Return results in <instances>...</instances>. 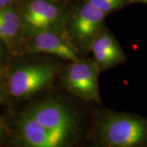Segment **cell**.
Here are the masks:
<instances>
[{
	"label": "cell",
	"instance_id": "6da1fadb",
	"mask_svg": "<svg viewBox=\"0 0 147 147\" xmlns=\"http://www.w3.org/2000/svg\"><path fill=\"white\" fill-rule=\"evenodd\" d=\"M99 134L103 144L113 147L147 145V120L126 114L107 116L100 123Z\"/></svg>",
	"mask_w": 147,
	"mask_h": 147
},
{
	"label": "cell",
	"instance_id": "7a4b0ae2",
	"mask_svg": "<svg viewBox=\"0 0 147 147\" xmlns=\"http://www.w3.org/2000/svg\"><path fill=\"white\" fill-rule=\"evenodd\" d=\"M19 14L25 38L47 32L64 34L65 12L49 0H27L22 5Z\"/></svg>",
	"mask_w": 147,
	"mask_h": 147
},
{
	"label": "cell",
	"instance_id": "3957f363",
	"mask_svg": "<svg viewBox=\"0 0 147 147\" xmlns=\"http://www.w3.org/2000/svg\"><path fill=\"white\" fill-rule=\"evenodd\" d=\"M98 67L94 60L79 59L69 66L63 76V84L68 91L85 101L100 103Z\"/></svg>",
	"mask_w": 147,
	"mask_h": 147
},
{
	"label": "cell",
	"instance_id": "277c9868",
	"mask_svg": "<svg viewBox=\"0 0 147 147\" xmlns=\"http://www.w3.org/2000/svg\"><path fill=\"white\" fill-rule=\"evenodd\" d=\"M57 69V66L46 63L20 67L11 75L9 82L10 93L18 98L31 96L52 81Z\"/></svg>",
	"mask_w": 147,
	"mask_h": 147
},
{
	"label": "cell",
	"instance_id": "5b68a950",
	"mask_svg": "<svg viewBox=\"0 0 147 147\" xmlns=\"http://www.w3.org/2000/svg\"><path fill=\"white\" fill-rule=\"evenodd\" d=\"M25 113L48 129L68 138L76 125L74 116L70 110L53 100L36 104L29 108Z\"/></svg>",
	"mask_w": 147,
	"mask_h": 147
},
{
	"label": "cell",
	"instance_id": "8992f818",
	"mask_svg": "<svg viewBox=\"0 0 147 147\" xmlns=\"http://www.w3.org/2000/svg\"><path fill=\"white\" fill-rule=\"evenodd\" d=\"M106 16V13L87 1L77 9L72 18L71 28L77 41L84 48L91 49Z\"/></svg>",
	"mask_w": 147,
	"mask_h": 147
},
{
	"label": "cell",
	"instance_id": "52a82bcc",
	"mask_svg": "<svg viewBox=\"0 0 147 147\" xmlns=\"http://www.w3.org/2000/svg\"><path fill=\"white\" fill-rule=\"evenodd\" d=\"M18 125L20 137L29 146L57 147L69 139L65 136L48 129L25 113L20 117Z\"/></svg>",
	"mask_w": 147,
	"mask_h": 147
},
{
	"label": "cell",
	"instance_id": "ba28073f",
	"mask_svg": "<svg viewBox=\"0 0 147 147\" xmlns=\"http://www.w3.org/2000/svg\"><path fill=\"white\" fill-rule=\"evenodd\" d=\"M26 46L29 53H43L57 55L63 59L76 62L79 60L73 45L64 34L42 32L28 38Z\"/></svg>",
	"mask_w": 147,
	"mask_h": 147
},
{
	"label": "cell",
	"instance_id": "9c48e42d",
	"mask_svg": "<svg viewBox=\"0 0 147 147\" xmlns=\"http://www.w3.org/2000/svg\"><path fill=\"white\" fill-rule=\"evenodd\" d=\"M94 61L100 72L124 63L126 56L113 35L101 27L91 46Z\"/></svg>",
	"mask_w": 147,
	"mask_h": 147
},
{
	"label": "cell",
	"instance_id": "30bf717a",
	"mask_svg": "<svg viewBox=\"0 0 147 147\" xmlns=\"http://www.w3.org/2000/svg\"><path fill=\"white\" fill-rule=\"evenodd\" d=\"M21 29L19 13L10 5L0 8V39L6 42L14 40Z\"/></svg>",
	"mask_w": 147,
	"mask_h": 147
},
{
	"label": "cell",
	"instance_id": "8fae6325",
	"mask_svg": "<svg viewBox=\"0 0 147 147\" xmlns=\"http://www.w3.org/2000/svg\"><path fill=\"white\" fill-rule=\"evenodd\" d=\"M106 14L122 8L127 3V0H87Z\"/></svg>",
	"mask_w": 147,
	"mask_h": 147
},
{
	"label": "cell",
	"instance_id": "7c38bea8",
	"mask_svg": "<svg viewBox=\"0 0 147 147\" xmlns=\"http://www.w3.org/2000/svg\"><path fill=\"white\" fill-rule=\"evenodd\" d=\"M13 0H0V8L10 5Z\"/></svg>",
	"mask_w": 147,
	"mask_h": 147
},
{
	"label": "cell",
	"instance_id": "4fadbf2b",
	"mask_svg": "<svg viewBox=\"0 0 147 147\" xmlns=\"http://www.w3.org/2000/svg\"><path fill=\"white\" fill-rule=\"evenodd\" d=\"M1 127L0 125V136H1Z\"/></svg>",
	"mask_w": 147,
	"mask_h": 147
}]
</instances>
